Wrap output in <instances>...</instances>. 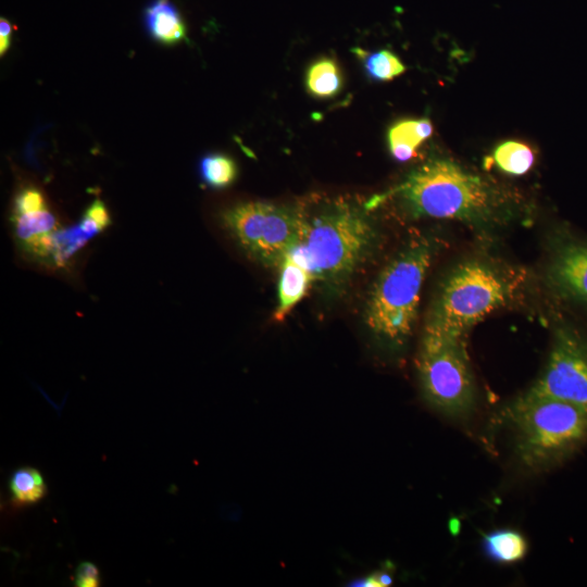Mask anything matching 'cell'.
<instances>
[{
	"instance_id": "3957f363",
	"label": "cell",
	"mask_w": 587,
	"mask_h": 587,
	"mask_svg": "<svg viewBox=\"0 0 587 587\" xmlns=\"http://www.w3.org/2000/svg\"><path fill=\"white\" fill-rule=\"evenodd\" d=\"M300 238L290 255L313 280L338 285L369 257L376 229L369 215L342 199L328 200L309 212L301 208Z\"/></svg>"
},
{
	"instance_id": "e0dca14e",
	"label": "cell",
	"mask_w": 587,
	"mask_h": 587,
	"mask_svg": "<svg viewBox=\"0 0 587 587\" xmlns=\"http://www.w3.org/2000/svg\"><path fill=\"white\" fill-rule=\"evenodd\" d=\"M10 490L16 503L34 504L45 497L47 486L38 470L22 467L12 474Z\"/></svg>"
},
{
	"instance_id": "7402d4cb",
	"label": "cell",
	"mask_w": 587,
	"mask_h": 587,
	"mask_svg": "<svg viewBox=\"0 0 587 587\" xmlns=\"http://www.w3.org/2000/svg\"><path fill=\"white\" fill-rule=\"evenodd\" d=\"M13 26L7 20L1 17L0 20V54L3 55L11 45V35Z\"/></svg>"
},
{
	"instance_id": "8992f818",
	"label": "cell",
	"mask_w": 587,
	"mask_h": 587,
	"mask_svg": "<svg viewBox=\"0 0 587 587\" xmlns=\"http://www.w3.org/2000/svg\"><path fill=\"white\" fill-rule=\"evenodd\" d=\"M416 369L424 401L444 417L469 420L477 391L464 337L424 328Z\"/></svg>"
},
{
	"instance_id": "ba28073f",
	"label": "cell",
	"mask_w": 587,
	"mask_h": 587,
	"mask_svg": "<svg viewBox=\"0 0 587 587\" xmlns=\"http://www.w3.org/2000/svg\"><path fill=\"white\" fill-rule=\"evenodd\" d=\"M526 391L587 409V336L566 324L557 326L547 362Z\"/></svg>"
},
{
	"instance_id": "5bb4252c",
	"label": "cell",
	"mask_w": 587,
	"mask_h": 587,
	"mask_svg": "<svg viewBox=\"0 0 587 587\" xmlns=\"http://www.w3.org/2000/svg\"><path fill=\"white\" fill-rule=\"evenodd\" d=\"M486 554L494 561L502 564H512L521 561L527 550L526 538L515 529H496L484 537Z\"/></svg>"
},
{
	"instance_id": "8fae6325",
	"label": "cell",
	"mask_w": 587,
	"mask_h": 587,
	"mask_svg": "<svg viewBox=\"0 0 587 587\" xmlns=\"http://www.w3.org/2000/svg\"><path fill=\"white\" fill-rule=\"evenodd\" d=\"M279 268L277 307L275 321H283L304 297L313 280L310 272L288 254Z\"/></svg>"
},
{
	"instance_id": "9a60e30c",
	"label": "cell",
	"mask_w": 587,
	"mask_h": 587,
	"mask_svg": "<svg viewBox=\"0 0 587 587\" xmlns=\"http://www.w3.org/2000/svg\"><path fill=\"white\" fill-rule=\"evenodd\" d=\"M342 83L338 64L329 58H322L312 63L305 76L308 91L319 99H328L338 95Z\"/></svg>"
},
{
	"instance_id": "9c48e42d",
	"label": "cell",
	"mask_w": 587,
	"mask_h": 587,
	"mask_svg": "<svg viewBox=\"0 0 587 587\" xmlns=\"http://www.w3.org/2000/svg\"><path fill=\"white\" fill-rule=\"evenodd\" d=\"M13 226L15 237L25 251L39 258L52 255L61 229L38 189L28 187L16 196Z\"/></svg>"
},
{
	"instance_id": "52a82bcc",
	"label": "cell",
	"mask_w": 587,
	"mask_h": 587,
	"mask_svg": "<svg viewBox=\"0 0 587 587\" xmlns=\"http://www.w3.org/2000/svg\"><path fill=\"white\" fill-rule=\"evenodd\" d=\"M222 223L240 248L259 263L279 267L297 245L301 209L265 201L240 202L223 211Z\"/></svg>"
},
{
	"instance_id": "6da1fadb",
	"label": "cell",
	"mask_w": 587,
	"mask_h": 587,
	"mask_svg": "<svg viewBox=\"0 0 587 587\" xmlns=\"http://www.w3.org/2000/svg\"><path fill=\"white\" fill-rule=\"evenodd\" d=\"M398 200L408 215L457 220L475 226H488L507 214L504 196L480 176L446 158H433L383 196Z\"/></svg>"
},
{
	"instance_id": "7a4b0ae2",
	"label": "cell",
	"mask_w": 587,
	"mask_h": 587,
	"mask_svg": "<svg viewBox=\"0 0 587 587\" xmlns=\"http://www.w3.org/2000/svg\"><path fill=\"white\" fill-rule=\"evenodd\" d=\"M512 454L529 475L550 472L587 445V409L524 391L502 411Z\"/></svg>"
},
{
	"instance_id": "44dd1931",
	"label": "cell",
	"mask_w": 587,
	"mask_h": 587,
	"mask_svg": "<svg viewBox=\"0 0 587 587\" xmlns=\"http://www.w3.org/2000/svg\"><path fill=\"white\" fill-rule=\"evenodd\" d=\"M392 583V576L387 571H378L365 577L358 586L385 587Z\"/></svg>"
},
{
	"instance_id": "ffe728a7",
	"label": "cell",
	"mask_w": 587,
	"mask_h": 587,
	"mask_svg": "<svg viewBox=\"0 0 587 587\" xmlns=\"http://www.w3.org/2000/svg\"><path fill=\"white\" fill-rule=\"evenodd\" d=\"M75 585L78 587H97L100 585V573L91 562H80L75 572Z\"/></svg>"
},
{
	"instance_id": "d6986e66",
	"label": "cell",
	"mask_w": 587,
	"mask_h": 587,
	"mask_svg": "<svg viewBox=\"0 0 587 587\" xmlns=\"http://www.w3.org/2000/svg\"><path fill=\"white\" fill-rule=\"evenodd\" d=\"M363 54V64L367 75L375 82H388L405 71L404 64L391 51L383 49Z\"/></svg>"
},
{
	"instance_id": "4fadbf2b",
	"label": "cell",
	"mask_w": 587,
	"mask_h": 587,
	"mask_svg": "<svg viewBox=\"0 0 587 587\" xmlns=\"http://www.w3.org/2000/svg\"><path fill=\"white\" fill-rule=\"evenodd\" d=\"M432 134L433 124L429 118L398 121L388 130L389 151L397 161H409Z\"/></svg>"
},
{
	"instance_id": "2e32d148",
	"label": "cell",
	"mask_w": 587,
	"mask_h": 587,
	"mask_svg": "<svg viewBox=\"0 0 587 587\" xmlns=\"http://www.w3.org/2000/svg\"><path fill=\"white\" fill-rule=\"evenodd\" d=\"M535 162L532 148L521 141L508 140L498 145L491 157V163L509 175L527 173Z\"/></svg>"
},
{
	"instance_id": "7c38bea8",
	"label": "cell",
	"mask_w": 587,
	"mask_h": 587,
	"mask_svg": "<svg viewBox=\"0 0 587 587\" xmlns=\"http://www.w3.org/2000/svg\"><path fill=\"white\" fill-rule=\"evenodd\" d=\"M145 25L150 36L163 45L186 40V25L170 0H153L145 10Z\"/></svg>"
},
{
	"instance_id": "5b68a950",
	"label": "cell",
	"mask_w": 587,
	"mask_h": 587,
	"mask_svg": "<svg viewBox=\"0 0 587 587\" xmlns=\"http://www.w3.org/2000/svg\"><path fill=\"white\" fill-rule=\"evenodd\" d=\"M523 276L485 259L465 260L444 278L432 303L425 328L465 337L491 312L521 292Z\"/></svg>"
},
{
	"instance_id": "ac0fdd59",
	"label": "cell",
	"mask_w": 587,
	"mask_h": 587,
	"mask_svg": "<svg viewBox=\"0 0 587 587\" xmlns=\"http://www.w3.org/2000/svg\"><path fill=\"white\" fill-rule=\"evenodd\" d=\"M202 180L212 188L228 187L236 179L235 161L222 153L203 157L199 164Z\"/></svg>"
},
{
	"instance_id": "277c9868",
	"label": "cell",
	"mask_w": 587,
	"mask_h": 587,
	"mask_svg": "<svg viewBox=\"0 0 587 587\" xmlns=\"http://www.w3.org/2000/svg\"><path fill=\"white\" fill-rule=\"evenodd\" d=\"M437 249L434 238L411 240L373 284L364 311L365 325L388 350L402 349L412 335L423 283Z\"/></svg>"
},
{
	"instance_id": "30bf717a",
	"label": "cell",
	"mask_w": 587,
	"mask_h": 587,
	"mask_svg": "<svg viewBox=\"0 0 587 587\" xmlns=\"http://www.w3.org/2000/svg\"><path fill=\"white\" fill-rule=\"evenodd\" d=\"M547 279L559 297L587 304V241L561 242L548 264Z\"/></svg>"
}]
</instances>
